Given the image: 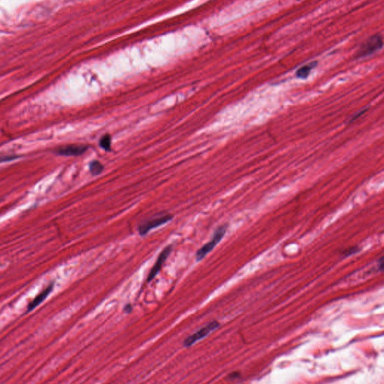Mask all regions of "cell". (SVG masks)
<instances>
[{"label":"cell","instance_id":"1","mask_svg":"<svg viewBox=\"0 0 384 384\" xmlns=\"http://www.w3.org/2000/svg\"><path fill=\"white\" fill-rule=\"evenodd\" d=\"M383 47V37L380 33L373 35L361 44L356 54V58H365L375 54Z\"/></svg>","mask_w":384,"mask_h":384},{"label":"cell","instance_id":"2","mask_svg":"<svg viewBox=\"0 0 384 384\" xmlns=\"http://www.w3.org/2000/svg\"><path fill=\"white\" fill-rule=\"evenodd\" d=\"M226 230H227V226H221L215 231L212 240L210 242H209V243H206L202 248H200L197 251L196 254H195L197 261H200V260L204 259L207 254L210 253L215 248V247L218 245L219 242L224 237V234L226 233Z\"/></svg>","mask_w":384,"mask_h":384},{"label":"cell","instance_id":"3","mask_svg":"<svg viewBox=\"0 0 384 384\" xmlns=\"http://www.w3.org/2000/svg\"><path fill=\"white\" fill-rule=\"evenodd\" d=\"M220 323L217 321H212L211 323H208L207 326H204L201 328L200 330H198L196 333H194L193 335L188 336L185 341H184V346L185 348L194 345L195 342H198V340L204 339L206 336H208L209 333H212V331L216 329L217 328L219 327Z\"/></svg>","mask_w":384,"mask_h":384},{"label":"cell","instance_id":"4","mask_svg":"<svg viewBox=\"0 0 384 384\" xmlns=\"http://www.w3.org/2000/svg\"><path fill=\"white\" fill-rule=\"evenodd\" d=\"M172 219V216L171 215H165L163 216L159 217V218H153L149 221H145L143 224L138 227V232L140 236L146 235L151 230L159 228L160 226L166 224L168 221Z\"/></svg>","mask_w":384,"mask_h":384},{"label":"cell","instance_id":"5","mask_svg":"<svg viewBox=\"0 0 384 384\" xmlns=\"http://www.w3.org/2000/svg\"><path fill=\"white\" fill-rule=\"evenodd\" d=\"M54 286H55V281H52L51 283L48 284L45 289L42 290L41 293H38L35 298H33L30 303L27 304V310H26V313H29V312H32L33 309L38 307L40 304L43 303L46 299L50 296V293L53 292L54 289Z\"/></svg>","mask_w":384,"mask_h":384},{"label":"cell","instance_id":"6","mask_svg":"<svg viewBox=\"0 0 384 384\" xmlns=\"http://www.w3.org/2000/svg\"><path fill=\"white\" fill-rule=\"evenodd\" d=\"M89 147L86 145H68L56 149L55 153L62 156H80L83 155Z\"/></svg>","mask_w":384,"mask_h":384},{"label":"cell","instance_id":"7","mask_svg":"<svg viewBox=\"0 0 384 384\" xmlns=\"http://www.w3.org/2000/svg\"><path fill=\"white\" fill-rule=\"evenodd\" d=\"M171 250H172V246H171V245H168V246L166 247V248L161 252V254H159V257H158L156 262H155V265L152 267L150 273H149V276H148V282H150L152 279H155V276L159 273L161 269H162V266H163L164 263L166 261L167 258H168V256L171 254Z\"/></svg>","mask_w":384,"mask_h":384},{"label":"cell","instance_id":"8","mask_svg":"<svg viewBox=\"0 0 384 384\" xmlns=\"http://www.w3.org/2000/svg\"><path fill=\"white\" fill-rule=\"evenodd\" d=\"M317 63H317V61H313L302 66V67H300V69L296 71V77L300 79L307 78V77H309V74H310L311 71H312V69H314V68L317 66Z\"/></svg>","mask_w":384,"mask_h":384},{"label":"cell","instance_id":"9","mask_svg":"<svg viewBox=\"0 0 384 384\" xmlns=\"http://www.w3.org/2000/svg\"><path fill=\"white\" fill-rule=\"evenodd\" d=\"M99 146L104 150L110 152L111 151L112 138L109 134L103 135L99 140Z\"/></svg>","mask_w":384,"mask_h":384},{"label":"cell","instance_id":"10","mask_svg":"<svg viewBox=\"0 0 384 384\" xmlns=\"http://www.w3.org/2000/svg\"><path fill=\"white\" fill-rule=\"evenodd\" d=\"M90 173L93 176H97L100 174L104 170V166L98 160H93L89 165Z\"/></svg>","mask_w":384,"mask_h":384},{"label":"cell","instance_id":"11","mask_svg":"<svg viewBox=\"0 0 384 384\" xmlns=\"http://www.w3.org/2000/svg\"><path fill=\"white\" fill-rule=\"evenodd\" d=\"M17 158H19V156H17V155H5V156L0 157V163L15 160Z\"/></svg>","mask_w":384,"mask_h":384},{"label":"cell","instance_id":"12","mask_svg":"<svg viewBox=\"0 0 384 384\" xmlns=\"http://www.w3.org/2000/svg\"><path fill=\"white\" fill-rule=\"evenodd\" d=\"M367 110V108L365 109V110H361V111H359V113H357V114L356 115V116H353V118L351 119V122H353V121L356 120V119H358V118L359 117V116H362L363 113H365V111Z\"/></svg>","mask_w":384,"mask_h":384},{"label":"cell","instance_id":"13","mask_svg":"<svg viewBox=\"0 0 384 384\" xmlns=\"http://www.w3.org/2000/svg\"><path fill=\"white\" fill-rule=\"evenodd\" d=\"M124 311L126 313H130L132 311V306L131 304H127L124 308Z\"/></svg>","mask_w":384,"mask_h":384}]
</instances>
